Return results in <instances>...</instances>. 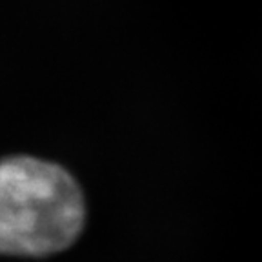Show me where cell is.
I'll use <instances>...</instances> for the list:
<instances>
[{"instance_id":"cell-1","label":"cell","mask_w":262,"mask_h":262,"mask_svg":"<svg viewBox=\"0 0 262 262\" xmlns=\"http://www.w3.org/2000/svg\"><path fill=\"white\" fill-rule=\"evenodd\" d=\"M86 208L70 171L33 157L0 162V255L44 257L70 248Z\"/></svg>"}]
</instances>
